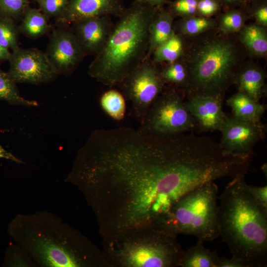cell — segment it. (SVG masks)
Masks as SVG:
<instances>
[{
	"instance_id": "36",
	"label": "cell",
	"mask_w": 267,
	"mask_h": 267,
	"mask_svg": "<svg viewBox=\"0 0 267 267\" xmlns=\"http://www.w3.org/2000/svg\"><path fill=\"white\" fill-rule=\"evenodd\" d=\"M173 0H134L133 1L146 4L158 8L163 7L166 3H168Z\"/></svg>"
},
{
	"instance_id": "23",
	"label": "cell",
	"mask_w": 267,
	"mask_h": 267,
	"mask_svg": "<svg viewBox=\"0 0 267 267\" xmlns=\"http://www.w3.org/2000/svg\"><path fill=\"white\" fill-rule=\"evenodd\" d=\"M8 73L0 70V99L4 100L12 105L26 107H37L38 103L22 97Z\"/></svg>"
},
{
	"instance_id": "11",
	"label": "cell",
	"mask_w": 267,
	"mask_h": 267,
	"mask_svg": "<svg viewBox=\"0 0 267 267\" xmlns=\"http://www.w3.org/2000/svg\"><path fill=\"white\" fill-rule=\"evenodd\" d=\"M45 53L58 76L73 74L86 56L72 29L65 25L53 30Z\"/></svg>"
},
{
	"instance_id": "15",
	"label": "cell",
	"mask_w": 267,
	"mask_h": 267,
	"mask_svg": "<svg viewBox=\"0 0 267 267\" xmlns=\"http://www.w3.org/2000/svg\"><path fill=\"white\" fill-rule=\"evenodd\" d=\"M265 81L264 72L255 66H248L235 72L232 80L238 91L256 102H259L265 93Z\"/></svg>"
},
{
	"instance_id": "10",
	"label": "cell",
	"mask_w": 267,
	"mask_h": 267,
	"mask_svg": "<svg viewBox=\"0 0 267 267\" xmlns=\"http://www.w3.org/2000/svg\"><path fill=\"white\" fill-rule=\"evenodd\" d=\"M8 60V73L15 83L40 85L58 76L45 53L37 48L19 47L13 51Z\"/></svg>"
},
{
	"instance_id": "38",
	"label": "cell",
	"mask_w": 267,
	"mask_h": 267,
	"mask_svg": "<svg viewBox=\"0 0 267 267\" xmlns=\"http://www.w3.org/2000/svg\"><path fill=\"white\" fill-rule=\"evenodd\" d=\"M11 53L9 49L2 46L0 43V61L9 60Z\"/></svg>"
},
{
	"instance_id": "33",
	"label": "cell",
	"mask_w": 267,
	"mask_h": 267,
	"mask_svg": "<svg viewBox=\"0 0 267 267\" xmlns=\"http://www.w3.org/2000/svg\"><path fill=\"white\" fill-rule=\"evenodd\" d=\"M220 7L219 0H198L197 12L202 16H209L216 13Z\"/></svg>"
},
{
	"instance_id": "19",
	"label": "cell",
	"mask_w": 267,
	"mask_h": 267,
	"mask_svg": "<svg viewBox=\"0 0 267 267\" xmlns=\"http://www.w3.org/2000/svg\"><path fill=\"white\" fill-rule=\"evenodd\" d=\"M219 257L216 252L206 248L203 241L198 240L195 245L184 251L178 267H217Z\"/></svg>"
},
{
	"instance_id": "27",
	"label": "cell",
	"mask_w": 267,
	"mask_h": 267,
	"mask_svg": "<svg viewBox=\"0 0 267 267\" xmlns=\"http://www.w3.org/2000/svg\"><path fill=\"white\" fill-rule=\"evenodd\" d=\"M213 22L203 17H191L185 19L177 25V29L183 34L195 35L210 28Z\"/></svg>"
},
{
	"instance_id": "14",
	"label": "cell",
	"mask_w": 267,
	"mask_h": 267,
	"mask_svg": "<svg viewBox=\"0 0 267 267\" xmlns=\"http://www.w3.org/2000/svg\"><path fill=\"white\" fill-rule=\"evenodd\" d=\"M185 97V106L195 119L199 133L220 131L226 116L222 110L223 99L206 94Z\"/></svg>"
},
{
	"instance_id": "9",
	"label": "cell",
	"mask_w": 267,
	"mask_h": 267,
	"mask_svg": "<svg viewBox=\"0 0 267 267\" xmlns=\"http://www.w3.org/2000/svg\"><path fill=\"white\" fill-rule=\"evenodd\" d=\"M220 132L219 142L228 154L252 159L255 145L266 136L267 126L261 122H254L226 116Z\"/></svg>"
},
{
	"instance_id": "20",
	"label": "cell",
	"mask_w": 267,
	"mask_h": 267,
	"mask_svg": "<svg viewBox=\"0 0 267 267\" xmlns=\"http://www.w3.org/2000/svg\"><path fill=\"white\" fill-rule=\"evenodd\" d=\"M182 50L181 38L175 32L168 40L154 50L150 58L157 64L170 63L179 59Z\"/></svg>"
},
{
	"instance_id": "24",
	"label": "cell",
	"mask_w": 267,
	"mask_h": 267,
	"mask_svg": "<svg viewBox=\"0 0 267 267\" xmlns=\"http://www.w3.org/2000/svg\"><path fill=\"white\" fill-rule=\"evenodd\" d=\"M241 38L242 43L253 53L260 55L267 53V37L262 27L254 25L245 27Z\"/></svg>"
},
{
	"instance_id": "5",
	"label": "cell",
	"mask_w": 267,
	"mask_h": 267,
	"mask_svg": "<svg viewBox=\"0 0 267 267\" xmlns=\"http://www.w3.org/2000/svg\"><path fill=\"white\" fill-rule=\"evenodd\" d=\"M218 192L214 181L194 188L172 207L160 224L177 235H193L203 242L215 240L219 236Z\"/></svg>"
},
{
	"instance_id": "18",
	"label": "cell",
	"mask_w": 267,
	"mask_h": 267,
	"mask_svg": "<svg viewBox=\"0 0 267 267\" xmlns=\"http://www.w3.org/2000/svg\"><path fill=\"white\" fill-rule=\"evenodd\" d=\"M49 18L39 9L29 5L26 7L19 27L20 33L36 39L47 34L50 29Z\"/></svg>"
},
{
	"instance_id": "30",
	"label": "cell",
	"mask_w": 267,
	"mask_h": 267,
	"mask_svg": "<svg viewBox=\"0 0 267 267\" xmlns=\"http://www.w3.org/2000/svg\"><path fill=\"white\" fill-rule=\"evenodd\" d=\"M48 18H57L64 12L70 0H34Z\"/></svg>"
},
{
	"instance_id": "12",
	"label": "cell",
	"mask_w": 267,
	"mask_h": 267,
	"mask_svg": "<svg viewBox=\"0 0 267 267\" xmlns=\"http://www.w3.org/2000/svg\"><path fill=\"white\" fill-rule=\"evenodd\" d=\"M114 23L111 16L90 17L71 23V29L86 55L95 56L105 45Z\"/></svg>"
},
{
	"instance_id": "8",
	"label": "cell",
	"mask_w": 267,
	"mask_h": 267,
	"mask_svg": "<svg viewBox=\"0 0 267 267\" xmlns=\"http://www.w3.org/2000/svg\"><path fill=\"white\" fill-rule=\"evenodd\" d=\"M118 86L125 99L131 101L132 113L140 124L166 87L160 69L150 58L145 59Z\"/></svg>"
},
{
	"instance_id": "35",
	"label": "cell",
	"mask_w": 267,
	"mask_h": 267,
	"mask_svg": "<svg viewBox=\"0 0 267 267\" xmlns=\"http://www.w3.org/2000/svg\"><path fill=\"white\" fill-rule=\"evenodd\" d=\"M254 14L258 21L263 25L267 24V6L265 2H263L257 5H256Z\"/></svg>"
},
{
	"instance_id": "31",
	"label": "cell",
	"mask_w": 267,
	"mask_h": 267,
	"mask_svg": "<svg viewBox=\"0 0 267 267\" xmlns=\"http://www.w3.org/2000/svg\"><path fill=\"white\" fill-rule=\"evenodd\" d=\"M243 16L237 10H232L224 14L221 20L222 29L226 32H233L240 30L243 25Z\"/></svg>"
},
{
	"instance_id": "28",
	"label": "cell",
	"mask_w": 267,
	"mask_h": 267,
	"mask_svg": "<svg viewBox=\"0 0 267 267\" xmlns=\"http://www.w3.org/2000/svg\"><path fill=\"white\" fill-rule=\"evenodd\" d=\"M29 5V0H0V15L19 19Z\"/></svg>"
},
{
	"instance_id": "1",
	"label": "cell",
	"mask_w": 267,
	"mask_h": 267,
	"mask_svg": "<svg viewBox=\"0 0 267 267\" xmlns=\"http://www.w3.org/2000/svg\"><path fill=\"white\" fill-rule=\"evenodd\" d=\"M8 232L37 267H108L101 250L50 212L18 214Z\"/></svg>"
},
{
	"instance_id": "32",
	"label": "cell",
	"mask_w": 267,
	"mask_h": 267,
	"mask_svg": "<svg viewBox=\"0 0 267 267\" xmlns=\"http://www.w3.org/2000/svg\"><path fill=\"white\" fill-rule=\"evenodd\" d=\"M243 187L265 209L267 210V186H256L248 184L245 180Z\"/></svg>"
},
{
	"instance_id": "25",
	"label": "cell",
	"mask_w": 267,
	"mask_h": 267,
	"mask_svg": "<svg viewBox=\"0 0 267 267\" xmlns=\"http://www.w3.org/2000/svg\"><path fill=\"white\" fill-rule=\"evenodd\" d=\"M19 33L14 19L0 15V43L2 46L13 51L19 48Z\"/></svg>"
},
{
	"instance_id": "34",
	"label": "cell",
	"mask_w": 267,
	"mask_h": 267,
	"mask_svg": "<svg viewBox=\"0 0 267 267\" xmlns=\"http://www.w3.org/2000/svg\"><path fill=\"white\" fill-rule=\"evenodd\" d=\"M217 267H248L241 260L232 257L231 258L219 257Z\"/></svg>"
},
{
	"instance_id": "37",
	"label": "cell",
	"mask_w": 267,
	"mask_h": 267,
	"mask_svg": "<svg viewBox=\"0 0 267 267\" xmlns=\"http://www.w3.org/2000/svg\"><path fill=\"white\" fill-rule=\"evenodd\" d=\"M219 1L226 6L232 7L242 5L246 2V0H219Z\"/></svg>"
},
{
	"instance_id": "13",
	"label": "cell",
	"mask_w": 267,
	"mask_h": 267,
	"mask_svg": "<svg viewBox=\"0 0 267 267\" xmlns=\"http://www.w3.org/2000/svg\"><path fill=\"white\" fill-rule=\"evenodd\" d=\"M125 0H70L64 12L55 19L59 26L83 19L114 15L119 17L126 7Z\"/></svg>"
},
{
	"instance_id": "6",
	"label": "cell",
	"mask_w": 267,
	"mask_h": 267,
	"mask_svg": "<svg viewBox=\"0 0 267 267\" xmlns=\"http://www.w3.org/2000/svg\"><path fill=\"white\" fill-rule=\"evenodd\" d=\"M236 50L229 42L212 40L196 51L186 65L189 84L185 97L206 94L223 99L235 73Z\"/></svg>"
},
{
	"instance_id": "2",
	"label": "cell",
	"mask_w": 267,
	"mask_h": 267,
	"mask_svg": "<svg viewBox=\"0 0 267 267\" xmlns=\"http://www.w3.org/2000/svg\"><path fill=\"white\" fill-rule=\"evenodd\" d=\"M245 176L233 178L219 197V236L228 245L232 257L241 260L248 267H265L267 210L244 189Z\"/></svg>"
},
{
	"instance_id": "29",
	"label": "cell",
	"mask_w": 267,
	"mask_h": 267,
	"mask_svg": "<svg viewBox=\"0 0 267 267\" xmlns=\"http://www.w3.org/2000/svg\"><path fill=\"white\" fill-rule=\"evenodd\" d=\"M198 0H174L168 3L167 9L174 16L189 17L197 13Z\"/></svg>"
},
{
	"instance_id": "4",
	"label": "cell",
	"mask_w": 267,
	"mask_h": 267,
	"mask_svg": "<svg viewBox=\"0 0 267 267\" xmlns=\"http://www.w3.org/2000/svg\"><path fill=\"white\" fill-rule=\"evenodd\" d=\"M177 235L161 224L128 229L102 237L108 267H178L184 250Z\"/></svg>"
},
{
	"instance_id": "26",
	"label": "cell",
	"mask_w": 267,
	"mask_h": 267,
	"mask_svg": "<svg viewBox=\"0 0 267 267\" xmlns=\"http://www.w3.org/2000/svg\"><path fill=\"white\" fill-rule=\"evenodd\" d=\"M4 264L8 267H37L27 252L16 243L10 245L7 248Z\"/></svg>"
},
{
	"instance_id": "17",
	"label": "cell",
	"mask_w": 267,
	"mask_h": 267,
	"mask_svg": "<svg viewBox=\"0 0 267 267\" xmlns=\"http://www.w3.org/2000/svg\"><path fill=\"white\" fill-rule=\"evenodd\" d=\"M231 108L232 116L243 120L261 122L266 106L256 102L243 92L238 91L226 100Z\"/></svg>"
},
{
	"instance_id": "3",
	"label": "cell",
	"mask_w": 267,
	"mask_h": 267,
	"mask_svg": "<svg viewBox=\"0 0 267 267\" xmlns=\"http://www.w3.org/2000/svg\"><path fill=\"white\" fill-rule=\"evenodd\" d=\"M160 8L134 1L126 7L89 65V75L105 86H118L145 60L150 26Z\"/></svg>"
},
{
	"instance_id": "16",
	"label": "cell",
	"mask_w": 267,
	"mask_h": 267,
	"mask_svg": "<svg viewBox=\"0 0 267 267\" xmlns=\"http://www.w3.org/2000/svg\"><path fill=\"white\" fill-rule=\"evenodd\" d=\"M173 19L168 9L163 7L159 9L150 26L149 48L145 59L150 58L154 50L175 33Z\"/></svg>"
},
{
	"instance_id": "22",
	"label": "cell",
	"mask_w": 267,
	"mask_h": 267,
	"mask_svg": "<svg viewBox=\"0 0 267 267\" xmlns=\"http://www.w3.org/2000/svg\"><path fill=\"white\" fill-rule=\"evenodd\" d=\"M102 110L114 120L120 121L125 116L126 99L122 93L115 89H109L103 93L100 98Z\"/></svg>"
},
{
	"instance_id": "21",
	"label": "cell",
	"mask_w": 267,
	"mask_h": 267,
	"mask_svg": "<svg viewBox=\"0 0 267 267\" xmlns=\"http://www.w3.org/2000/svg\"><path fill=\"white\" fill-rule=\"evenodd\" d=\"M162 79L166 84L177 89L181 88L184 92L187 90L189 84V77L186 64L178 60L166 63L160 69Z\"/></svg>"
},
{
	"instance_id": "7",
	"label": "cell",
	"mask_w": 267,
	"mask_h": 267,
	"mask_svg": "<svg viewBox=\"0 0 267 267\" xmlns=\"http://www.w3.org/2000/svg\"><path fill=\"white\" fill-rule=\"evenodd\" d=\"M184 97L178 89L165 87L150 105L139 130L159 136L198 132L197 122L186 108Z\"/></svg>"
}]
</instances>
